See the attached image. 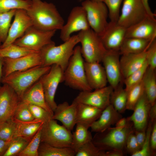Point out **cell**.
<instances>
[{
	"label": "cell",
	"mask_w": 156,
	"mask_h": 156,
	"mask_svg": "<svg viewBox=\"0 0 156 156\" xmlns=\"http://www.w3.org/2000/svg\"><path fill=\"white\" fill-rule=\"evenodd\" d=\"M12 118L16 123L18 137L20 136L30 140L35 135L44 123L36 119L30 121L24 122Z\"/></svg>",
	"instance_id": "cell-29"
},
{
	"label": "cell",
	"mask_w": 156,
	"mask_h": 156,
	"mask_svg": "<svg viewBox=\"0 0 156 156\" xmlns=\"http://www.w3.org/2000/svg\"><path fill=\"white\" fill-rule=\"evenodd\" d=\"M21 101L28 104H34L41 107L53 115V112L46 103L40 79L25 92Z\"/></svg>",
	"instance_id": "cell-25"
},
{
	"label": "cell",
	"mask_w": 156,
	"mask_h": 156,
	"mask_svg": "<svg viewBox=\"0 0 156 156\" xmlns=\"http://www.w3.org/2000/svg\"><path fill=\"white\" fill-rule=\"evenodd\" d=\"M16 124L12 118L0 123V138L11 140L17 137Z\"/></svg>",
	"instance_id": "cell-35"
},
{
	"label": "cell",
	"mask_w": 156,
	"mask_h": 156,
	"mask_svg": "<svg viewBox=\"0 0 156 156\" xmlns=\"http://www.w3.org/2000/svg\"><path fill=\"white\" fill-rule=\"evenodd\" d=\"M153 41L136 38H125L119 50V53L122 55L141 53L147 49Z\"/></svg>",
	"instance_id": "cell-27"
},
{
	"label": "cell",
	"mask_w": 156,
	"mask_h": 156,
	"mask_svg": "<svg viewBox=\"0 0 156 156\" xmlns=\"http://www.w3.org/2000/svg\"><path fill=\"white\" fill-rule=\"evenodd\" d=\"M13 118L18 120L27 122L35 119L28 107V104L20 101L14 112Z\"/></svg>",
	"instance_id": "cell-41"
},
{
	"label": "cell",
	"mask_w": 156,
	"mask_h": 156,
	"mask_svg": "<svg viewBox=\"0 0 156 156\" xmlns=\"http://www.w3.org/2000/svg\"><path fill=\"white\" fill-rule=\"evenodd\" d=\"M150 147L153 155H155L156 150V120L153 123L150 136Z\"/></svg>",
	"instance_id": "cell-48"
},
{
	"label": "cell",
	"mask_w": 156,
	"mask_h": 156,
	"mask_svg": "<svg viewBox=\"0 0 156 156\" xmlns=\"http://www.w3.org/2000/svg\"><path fill=\"white\" fill-rule=\"evenodd\" d=\"M14 17L7 38L0 46V48L13 43L24 34L28 28L33 25L31 20L26 10L16 9Z\"/></svg>",
	"instance_id": "cell-15"
},
{
	"label": "cell",
	"mask_w": 156,
	"mask_h": 156,
	"mask_svg": "<svg viewBox=\"0 0 156 156\" xmlns=\"http://www.w3.org/2000/svg\"><path fill=\"white\" fill-rule=\"evenodd\" d=\"M125 38L153 41L156 38V20L147 16L138 23L126 28Z\"/></svg>",
	"instance_id": "cell-19"
},
{
	"label": "cell",
	"mask_w": 156,
	"mask_h": 156,
	"mask_svg": "<svg viewBox=\"0 0 156 156\" xmlns=\"http://www.w3.org/2000/svg\"><path fill=\"white\" fill-rule=\"evenodd\" d=\"M128 93L124 88L122 83L113 89L111 95L110 104L114 109L120 114L126 110Z\"/></svg>",
	"instance_id": "cell-31"
},
{
	"label": "cell",
	"mask_w": 156,
	"mask_h": 156,
	"mask_svg": "<svg viewBox=\"0 0 156 156\" xmlns=\"http://www.w3.org/2000/svg\"><path fill=\"white\" fill-rule=\"evenodd\" d=\"M90 28L86 12L81 6H76L72 8L67 22L60 30V38L64 42L68 40L75 32Z\"/></svg>",
	"instance_id": "cell-12"
},
{
	"label": "cell",
	"mask_w": 156,
	"mask_h": 156,
	"mask_svg": "<svg viewBox=\"0 0 156 156\" xmlns=\"http://www.w3.org/2000/svg\"><path fill=\"white\" fill-rule=\"evenodd\" d=\"M16 10L0 12V40L2 43L7 38L12 20L14 17Z\"/></svg>",
	"instance_id": "cell-34"
},
{
	"label": "cell",
	"mask_w": 156,
	"mask_h": 156,
	"mask_svg": "<svg viewBox=\"0 0 156 156\" xmlns=\"http://www.w3.org/2000/svg\"><path fill=\"white\" fill-rule=\"evenodd\" d=\"M64 71L57 64H53L49 71L40 79L46 103L54 112L57 105L55 101V93L59 84L63 81Z\"/></svg>",
	"instance_id": "cell-11"
},
{
	"label": "cell",
	"mask_w": 156,
	"mask_h": 156,
	"mask_svg": "<svg viewBox=\"0 0 156 156\" xmlns=\"http://www.w3.org/2000/svg\"><path fill=\"white\" fill-rule=\"evenodd\" d=\"M31 140L20 136L16 137L12 141L3 156H18Z\"/></svg>",
	"instance_id": "cell-40"
},
{
	"label": "cell",
	"mask_w": 156,
	"mask_h": 156,
	"mask_svg": "<svg viewBox=\"0 0 156 156\" xmlns=\"http://www.w3.org/2000/svg\"><path fill=\"white\" fill-rule=\"evenodd\" d=\"M148 67V65L146 61L141 67L123 80V82L125 86V89L127 92L142 80Z\"/></svg>",
	"instance_id": "cell-37"
},
{
	"label": "cell",
	"mask_w": 156,
	"mask_h": 156,
	"mask_svg": "<svg viewBox=\"0 0 156 156\" xmlns=\"http://www.w3.org/2000/svg\"><path fill=\"white\" fill-rule=\"evenodd\" d=\"M1 42L0 40V46L1 45Z\"/></svg>",
	"instance_id": "cell-57"
},
{
	"label": "cell",
	"mask_w": 156,
	"mask_h": 156,
	"mask_svg": "<svg viewBox=\"0 0 156 156\" xmlns=\"http://www.w3.org/2000/svg\"><path fill=\"white\" fill-rule=\"evenodd\" d=\"M28 107L35 119L44 122L53 118V115L41 107L31 104Z\"/></svg>",
	"instance_id": "cell-44"
},
{
	"label": "cell",
	"mask_w": 156,
	"mask_h": 156,
	"mask_svg": "<svg viewBox=\"0 0 156 156\" xmlns=\"http://www.w3.org/2000/svg\"><path fill=\"white\" fill-rule=\"evenodd\" d=\"M125 147L127 151L131 155L141 149L136 140L134 131L128 136L126 142Z\"/></svg>",
	"instance_id": "cell-47"
},
{
	"label": "cell",
	"mask_w": 156,
	"mask_h": 156,
	"mask_svg": "<svg viewBox=\"0 0 156 156\" xmlns=\"http://www.w3.org/2000/svg\"><path fill=\"white\" fill-rule=\"evenodd\" d=\"M27 12L31 18L33 25L44 31L61 30L64 21L53 3L41 0H31Z\"/></svg>",
	"instance_id": "cell-1"
},
{
	"label": "cell",
	"mask_w": 156,
	"mask_h": 156,
	"mask_svg": "<svg viewBox=\"0 0 156 156\" xmlns=\"http://www.w3.org/2000/svg\"><path fill=\"white\" fill-rule=\"evenodd\" d=\"M146 50L139 53L122 55L120 63L123 80L141 67L145 62Z\"/></svg>",
	"instance_id": "cell-24"
},
{
	"label": "cell",
	"mask_w": 156,
	"mask_h": 156,
	"mask_svg": "<svg viewBox=\"0 0 156 156\" xmlns=\"http://www.w3.org/2000/svg\"><path fill=\"white\" fill-rule=\"evenodd\" d=\"M146 60L149 67L155 70L156 68V40H153L146 50Z\"/></svg>",
	"instance_id": "cell-46"
},
{
	"label": "cell",
	"mask_w": 156,
	"mask_h": 156,
	"mask_svg": "<svg viewBox=\"0 0 156 156\" xmlns=\"http://www.w3.org/2000/svg\"><path fill=\"white\" fill-rule=\"evenodd\" d=\"M124 0H103L108 11L110 22H117L120 13L121 5Z\"/></svg>",
	"instance_id": "cell-42"
},
{
	"label": "cell",
	"mask_w": 156,
	"mask_h": 156,
	"mask_svg": "<svg viewBox=\"0 0 156 156\" xmlns=\"http://www.w3.org/2000/svg\"><path fill=\"white\" fill-rule=\"evenodd\" d=\"M3 58L0 55V84L3 77L2 69L3 64Z\"/></svg>",
	"instance_id": "cell-55"
},
{
	"label": "cell",
	"mask_w": 156,
	"mask_h": 156,
	"mask_svg": "<svg viewBox=\"0 0 156 156\" xmlns=\"http://www.w3.org/2000/svg\"><path fill=\"white\" fill-rule=\"evenodd\" d=\"M142 80L128 91L126 109L133 110L134 107L144 93Z\"/></svg>",
	"instance_id": "cell-36"
},
{
	"label": "cell",
	"mask_w": 156,
	"mask_h": 156,
	"mask_svg": "<svg viewBox=\"0 0 156 156\" xmlns=\"http://www.w3.org/2000/svg\"><path fill=\"white\" fill-rule=\"evenodd\" d=\"M77 35L81 44L82 55L85 62H101L107 50L100 36L91 28L81 31Z\"/></svg>",
	"instance_id": "cell-6"
},
{
	"label": "cell",
	"mask_w": 156,
	"mask_h": 156,
	"mask_svg": "<svg viewBox=\"0 0 156 156\" xmlns=\"http://www.w3.org/2000/svg\"><path fill=\"white\" fill-rule=\"evenodd\" d=\"M79 43L77 35L71 36L67 41L59 45L55 43L44 46L39 51L43 66H59L64 72L72 55L76 45Z\"/></svg>",
	"instance_id": "cell-2"
},
{
	"label": "cell",
	"mask_w": 156,
	"mask_h": 156,
	"mask_svg": "<svg viewBox=\"0 0 156 156\" xmlns=\"http://www.w3.org/2000/svg\"><path fill=\"white\" fill-rule=\"evenodd\" d=\"M144 92L151 106L156 103V74L155 70L149 67L142 80Z\"/></svg>",
	"instance_id": "cell-28"
},
{
	"label": "cell",
	"mask_w": 156,
	"mask_h": 156,
	"mask_svg": "<svg viewBox=\"0 0 156 156\" xmlns=\"http://www.w3.org/2000/svg\"><path fill=\"white\" fill-rule=\"evenodd\" d=\"M151 106L144 92L136 104L133 114L128 118L133 124V130L146 129L149 121V112Z\"/></svg>",
	"instance_id": "cell-20"
},
{
	"label": "cell",
	"mask_w": 156,
	"mask_h": 156,
	"mask_svg": "<svg viewBox=\"0 0 156 156\" xmlns=\"http://www.w3.org/2000/svg\"><path fill=\"white\" fill-rule=\"evenodd\" d=\"M38 156H75L71 148H61L41 142L38 149Z\"/></svg>",
	"instance_id": "cell-32"
},
{
	"label": "cell",
	"mask_w": 156,
	"mask_h": 156,
	"mask_svg": "<svg viewBox=\"0 0 156 156\" xmlns=\"http://www.w3.org/2000/svg\"><path fill=\"white\" fill-rule=\"evenodd\" d=\"M93 1H102L103 2V0H92Z\"/></svg>",
	"instance_id": "cell-56"
},
{
	"label": "cell",
	"mask_w": 156,
	"mask_h": 156,
	"mask_svg": "<svg viewBox=\"0 0 156 156\" xmlns=\"http://www.w3.org/2000/svg\"><path fill=\"white\" fill-rule=\"evenodd\" d=\"M77 103L73 101L71 104L64 102L57 105L52 118L60 121L69 131L73 130L76 124Z\"/></svg>",
	"instance_id": "cell-21"
},
{
	"label": "cell",
	"mask_w": 156,
	"mask_h": 156,
	"mask_svg": "<svg viewBox=\"0 0 156 156\" xmlns=\"http://www.w3.org/2000/svg\"><path fill=\"white\" fill-rule=\"evenodd\" d=\"M51 66H36L29 69L15 72L3 77L1 83L10 86L20 99L25 92L34 83L48 73Z\"/></svg>",
	"instance_id": "cell-3"
},
{
	"label": "cell",
	"mask_w": 156,
	"mask_h": 156,
	"mask_svg": "<svg viewBox=\"0 0 156 156\" xmlns=\"http://www.w3.org/2000/svg\"><path fill=\"white\" fill-rule=\"evenodd\" d=\"M80 0V1H82V0Z\"/></svg>",
	"instance_id": "cell-58"
},
{
	"label": "cell",
	"mask_w": 156,
	"mask_h": 156,
	"mask_svg": "<svg viewBox=\"0 0 156 156\" xmlns=\"http://www.w3.org/2000/svg\"><path fill=\"white\" fill-rule=\"evenodd\" d=\"M153 122L149 120L146 130V138L141 149L131 155L132 156H150L153 155L150 147V136Z\"/></svg>",
	"instance_id": "cell-45"
},
{
	"label": "cell",
	"mask_w": 156,
	"mask_h": 156,
	"mask_svg": "<svg viewBox=\"0 0 156 156\" xmlns=\"http://www.w3.org/2000/svg\"><path fill=\"white\" fill-rule=\"evenodd\" d=\"M85 10L90 27L99 36L102 35L108 23L107 8L103 2L85 0L81 5Z\"/></svg>",
	"instance_id": "cell-8"
},
{
	"label": "cell",
	"mask_w": 156,
	"mask_h": 156,
	"mask_svg": "<svg viewBox=\"0 0 156 156\" xmlns=\"http://www.w3.org/2000/svg\"><path fill=\"white\" fill-rule=\"evenodd\" d=\"M41 64L39 52H34L15 59L4 57L3 77L6 76L15 72L25 70L41 65Z\"/></svg>",
	"instance_id": "cell-14"
},
{
	"label": "cell",
	"mask_w": 156,
	"mask_h": 156,
	"mask_svg": "<svg viewBox=\"0 0 156 156\" xmlns=\"http://www.w3.org/2000/svg\"><path fill=\"white\" fill-rule=\"evenodd\" d=\"M119 52L107 51L101 61L107 82L114 89L123 83L120 63Z\"/></svg>",
	"instance_id": "cell-18"
},
{
	"label": "cell",
	"mask_w": 156,
	"mask_h": 156,
	"mask_svg": "<svg viewBox=\"0 0 156 156\" xmlns=\"http://www.w3.org/2000/svg\"><path fill=\"white\" fill-rule=\"evenodd\" d=\"M104 151L100 150L91 141L81 146L75 156H104Z\"/></svg>",
	"instance_id": "cell-43"
},
{
	"label": "cell",
	"mask_w": 156,
	"mask_h": 156,
	"mask_svg": "<svg viewBox=\"0 0 156 156\" xmlns=\"http://www.w3.org/2000/svg\"><path fill=\"white\" fill-rule=\"evenodd\" d=\"M36 52L14 43L5 47L0 48V55L3 58L15 59Z\"/></svg>",
	"instance_id": "cell-33"
},
{
	"label": "cell",
	"mask_w": 156,
	"mask_h": 156,
	"mask_svg": "<svg viewBox=\"0 0 156 156\" xmlns=\"http://www.w3.org/2000/svg\"><path fill=\"white\" fill-rule=\"evenodd\" d=\"M156 120V103L152 105L149 112V120L153 122Z\"/></svg>",
	"instance_id": "cell-52"
},
{
	"label": "cell",
	"mask_w": 156,
	"mask_h": 156,
	"mask_svg": "<svg viewBox=\"0 0 156 156\" xmlns=\"http://www.w3.org/2000/svg\"><path fill=\"white\" fill-rule=\"evenodd\" d=\"M126 28L117 22H110L100 36L102 42L108 51L119 52L125 38Z\"/></svg>",
	"instance_id": "cell-17"
},
{
	"label": "cell",
	"mask_w": 156,
	"mask_h": 156,
	"mask_svg": "<svg viewBox=\"0 0 156 156\" xmlns=\"http://www.w3.org/2000/svg\"><path fill=\"white\" fill-rule=\"evenodd\" d=\"M13 140H5L0 138V156H4Z\"/></svg>",
	"instance_id": "cell-50"
},
{
	"label": "cell",
	"mask_w": 156,
	"mask_h": 156,
	"mask_svg": "<svg viewBox=\"0 0 156 156\" xmlns=\"http://www.w3.org/2000/svg\"><path fill=\"white\" fill-rule=\"evenodd\" d=\"M56 31H43L32 25L13 43L32 51L39 52L45 46L54 42L52 38Z\"/></svg>",
	"instance_id": "cell-9"
},
{
	"label": "cell",
	"mask_w": 156,
	"mask_h": 156,
	"mask_svg": "<svg viewBox=\"0 0 156 156\" xmlns=\"http://www.w3.org/2000/svg\"><path fill=\"white\" fill-rule=\"evenodd\" d=\"M147 16H149L142 0H124L117 23L127 28Z\"/></svg>",
	"instance_id": "cell-10"
},
{
	"label": "cell",
	"mask_w": 156,
	"mask_h": 156,
	"mask_svg": "<svg viewBox=\"0 0 156 156\" xmlns=\"http://www.w3.org/2000/svg\"><path fill=\"white\" fill-rule=\"evenodd\" d=\"M130 122L127 118L122 117L115 124V127H122L127 126Z\"/></svg>",
	"instance_id": "cell-53"
},
{
	"label": "cell",
	"mask_w": 156,
	"mask_h": 156,
	"mask_svg": "<svg viewBox=\"0 0 156 156\" xmlns=\"http://www.w3.org/2000/svg\"><path fill=\"white\" fill-rule=\"evenodd\" d=\"M146 129L141 131H134L137 142L141 148L143 145L146 138Z\"/></svg>",
	"instance_id": "cell-49"
},
{
	"label": "cell",
	"mask_w": 156,
	"mask_h": 156,
	"mask_svg": "<svg viewBox=\"0 0 156 156\" xmlns=\"http://www.w3.org/2000/svg\"><path fill=\"white\" fill-rule=\"evenodd\" d=\"M102 110L90 105L77 103L76 124L88 128L100 116Z\"/></svg>",
	"instance_id": "cell-26"
},
{
	"label": "cell",
	"mask_w": 156,
	"mask_h": 156,
	"mask_svg": "<svg viewBox=\"0 0 156 156\" xmlns=\"http://www.w3.org/2000/svg\"><path fill=\"white\" fill-rule=\"evenodd\" d=\"M75 131L72 133V140L71 148L76 153L82 145L92 141V136L89 128L77 123Z\"/></svg>",
	"instance_id": "cell-30"
},
{
	"label": "cell",
	"mask_w": 156,
	"mask_h": 156,
	"mask_svg": "<svg viewBox=\"0 0 156 156\" xmlns=\"http://www.w3.org/2000/svg\"><path fill=\"white\" fill-rule=\"evenodd\" d=\"M113 90L110 85L94 90L93 91H81L73 101L92 106L102 110L110 104L111 94Z\"/></svg>",
	"instance_id": "cell-13"
},
{
	"label": "cell",
	"mask_w": 156,
	"mask_h": 156,
	"mask_svg": "<svg viewBox=\"0 0 156 156\" xmlns=\"http://www.w3.org/2000/svg\"><path fill=\"white\" fill-rule=\"evenodd\" d=\"M84 63L81 47L75 46L68 64L64 72L63 81L66 85L73 89L81 91H91L92 90L87 80Z\"/></svg>",
	"instance_id": "cell-4"
},
{
	"label": "cell",
	"mask_w": 156,
	"mask_h": 156,
	"mask_svg": "<svg viewBox=\"0 0 156 156\" xmlns=\"http://www.w3.org/2000/svg\"><path fill=\"white\" fill-rule=\"evenodd\" d=\"M84 65L87 80L92 90L107 86V81L105 72L100 62H84Z\"/></svg>",
	"instance_id": "cell-22"
},
{
	"label": "cell",
	"mask_w": 156,
	"mask_h": 156,
	"mask_svg": "<svg viewBox=\"0 0 156 156\" xmlns=\"http://www.w3.org/2000/svg\"><path fill=\"white\" fill-rule=\"evenodd\" d=\"M142 1L144 5L148 15L151 17L155 18L156 14L151 11L148 4V0H142Z\"/></svg>",
	"instance_id": "cell-54"
},
{
	"label": "cell",
	"mask_w": 156,
	"mask_h": 156,
	"mask_svg": "<svg viewBox=\"0 0 156 156\" xmlns=\"http://www.w3.org/2000/svg\"><path fill=\"white\" fill-rule=\"evenodd\" d=\"M0 84V123L12 118L21 99L9 86Z\"/></svg>",
	"instance_id": "cell-16"
},
{
	"label": "cell",
	"mask_w": 156,
	"mask_h": 156,
	"mask_svg": "<svg viewBox=\"0 0 156 156\" xmlns=\"http://www.w3.org/2000/svg\"><path fill=\"white\" fill-rule=\"evenodd\" d=\"M42 127L18 156H38V149L41 142Z\"/></svg>",
	"instance_id": "cell-38"
},
{
	"label": "cell",
	"mask_w": 156,
	"mask_h": 156,
	"mask_svg": "<svg viewBox=\"0 0 156 156\" xmlns=\"http://www.w3.org/2000/svg\"><path fill=\"white\" fill-rule=\"evenodd\" d=\"M72 140L71 131L51 119L42 126L41 142L61 148H71Z\"/></svg>",
	"instance_id": "cell-7"
},
{
	"label": "cell",
	"mask_w": 156,
	"mask_h": 156,
	"mask_svg": "<svg viewBox=\"0 0 156 156\" xmlns=\"http://www.w3.org/2000/svg\"><path fill=\"white\" fill-rule=\"evenodd\" d=\"M122 117L121 114L110 104L102 110L99 118L90 127L91 131L96 133L102 132L115 125Z\"/></svg>",
	"instance_id": "cell-23"
},
{
	"label": "cell",
	"mask_w": 156,
	"mask_h": 156,
	"mask_svg": "<svg viewBox=\"0 0 156 156\" xmlns=\"http://www.w3.org/2000/svg\"><path fill=\"white\" fill-rule=\"evenodd\" d=\"M123 155L122 150H112L105 151L104 156H122Z\"/></svg>",
	"instance_id": "cell-51"
},
{
	"label": "cell",
	"mask_w": 156,
	"mask_h": 156,
	"mask_svg": "<svg viewBox=\"0 0 156 156\" xmlns=\"http://www.w3.org/2000/svg\"><path fill=\"white\" fill-rule=\"evenodd\" d=\"M31 3V0H0V12H6L13 9L26 10Z\"/></svg>",
	"instance_id": "cell-39"
},
{
	"label": "cell",
	"mask_w": 156,
	"mask_h": 156,
	"mask_svg": "<svg viewBox=\"0 0 156 156\" xmlns=\"http://www.w3.org/2000/svg\"><path fill=\"white\" fill-rule=\"evenodd\" d=\"M133 131V124L130 121L125 127H111L102 132L96 133L92 137V141L101 151H123L128 136Z\"/></svg>",
	"instance_id": "cell-5"
}]
</instances>
